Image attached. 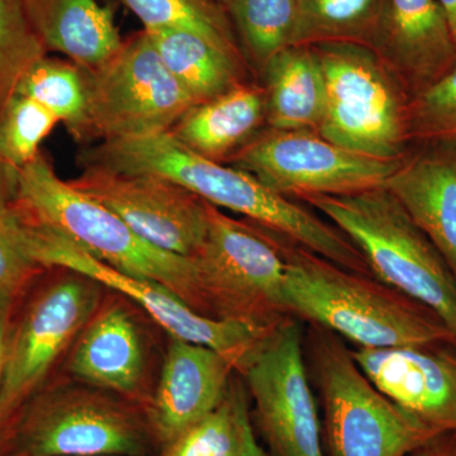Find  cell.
<instances>
[{
	"label": "cell",
	"mask_w": 456,
	"mask_h": 456,
	"mask_svg": "<svg viewBox=\"0 0 456 456\" xmlns=\"http://www.w3.org/2000/svg\"><path fill=\"white\" fill-rule=\"evenodd\" d=\"M265 119L273 130H314L325 110V77L312 46H289L261 70Z\"/></svg>",
	"instance_id": "cell-22"
},
{
	"label": "cell",
	"mask_w": 456,
	"mask_h": 456,
	"mask_svg": "<svg viewBox=\"0 0 456 456\" xmlns=\"http://www.w3.org/2000/svg\"><path fill=\"white\" fill-rule=\"evenodd\" d=\"M142 408L60 375L22 411L0 456H155Z\"/></svg>",
	"instance_id": "cell-6"
},
{
	"label": "cell",
	"mask_w": 456,
	"mask_h": 456,
	"mask_svg": "<svg viewBox=\"0 0 456 456\" xmlns=\"http://www.w3.org/2000/svg\"><path fill=\"white\" fill-rule=\"evenodd\" d=\"M269 232L284 261V305L289 316L346 338L356 347L456 349L454 334L422 303L379 279L342 268Z\"/></svg>",
	"instance_id": "cell-2"
},
{
	"label": "cell",
	"mask_w": 456,
	"mask_h": 456,
	"mask_svg": "<svg viewBox=\"0 0 456 456\" xmlns=\"http://www.w3.org/2000/svg\"><path fill=\"white\" fill-rule=\"evenodd\" d=\"M47 53L20 0H0V113L27 71Z\"/></svg>",
	"instance_id": "cell-29"
},
{
	"label": "cell",
	"mask_w": 456,
	"mask_h": 456,
	"mask_svg": "<svg viewBox=\"0 0 456 456\" xmlns=\"http://www.w3.org/2000/svg\"><path fill=\"white\" fill-rule=\"evenodd\" d=\"M89 456H126V455H89Z\"/></svg>",
	"instance_id": "cell-39"
},
{
	"label": "cell",
	"mask_w": 456,
	"mask_h": 456,
	"mask_svg": "<svg viewBox=\"0 0 456 456\" xmlns=\"http://www.w3.org/2000/svg\"><path fill=\"white\" fill-rule=\"evenodd\" d=\"M47 51L68 57L83 70L106 62L122 46L113 9L98 0H20Z\"/></svg>",
	"instance_id": "cell-20"
},
{
	"label": "cell",
	"mask_w": 456,
	"mask_h": 456,
	"mask_svg": "<svg viewBox=\"0 0 456 456\" xmlns=\"http://www.w3.org/2000/svg\"><path fill=\"white\" fill-rule=\"evenodd\" d=\"M406 456H456V431L441 432Z\"/></svg>",
	"instance_id": "cell-34"
},
{
	"label": "cell",
	"mask_w": 456,
	"mask_h": 456,
	"mask_svg": "<svg viewBox=\"0 0 456 456\" xmlns=\"http://www.w3.org/2000/svg\"><path fill=\"white\" fill-rule=\"evenodd\" d=\"M370 47L411 97L456 65L454 38L437 0H384Z\"/></svg>",
	"instance_id": "cell-18"
},
{
	"label": "cell",
	"mask_w": 456,
	"mask_h": 456,
	"mask_svg": "<svg viewBox=\"0 0 456 456\" xmlns=\"http://www.w3.org/2000/svg\"><path fill=\"white\" fill-rule=\"evenodd\" d=\"M369 380L439 432L456 431V349L403 346L351 350Z\"/></svg>",
	"instance_id": "cell-17"
},
{
	"label": "cell",
	"mask_w": 456,
	"mask_h": 456,
	"mask_svg": "<svg viewBox=\"0 0 456 456\" xmlns=\"http://www.w3.org/2000/svg\"><path fill=\"white\" fill-rule=\"evenodd\" d=\"M16 305L0 311V383H2L3 371H4L5 354H7L9 332H11L12 316H13Z\"/></svg>",
	"instance_id": "cell-35"
},
{
	"label": "cell",
	"mask_w": 456,
	"mask_h": 456,
	"mask_svg": "<svg viewBox=\"0 0 456 456\" xmlns=\"http://www.w3.org/2000/svg\"><path fill=\"white\" fill-rule=\"evenodd\" d=\"M200 314L272 330L289 316L284 261L272 233L209 203L208 230L193 256Z\"/></svg>",
	"instance_id": "cell-8"
},
{
	"label": "cell",
	"mask_w": 456,
	"mask_h": 456,
	"mask_svg": "<svg viewBox=\"0 0 456 456\" xmlns=\"http://www.w3.org/2000/svg\"><path fill=\"white\" fill-rule=\"evenodd\" d=\"M302 200L359 248L375 278L430 308L456 338V279L388 189Z\"/></svg>",
	"instance_id": "cell-4"
},
{
	"label": "cell",
	"mask_w": 456,
	"mask_h": 456,
	"mask_svg": "<svg viewBox=\"0 0 456 456\" xmlns=\"http://www.w3.org/2000/svg\"><path fill=\"white\" fill-rule=\"evenodd\" d=\"M49 269L33 254L25 213L11 202L0 212V311L22 301Z\"/></svg>",
	"instance_id": "cell-28"
},
{
	"label": "cell",
	"mask_w": 456,
	"mask_h": 456,
	"mask_svg": "<svg viewBox=\"0 0 456 456\" xmlns=\"http://www.w3.org/2000/svg\"><path fill=\"white\" fill-rule=\"evenodd\" d=\"M411 141L456 143V65L440 80L411 98L408 112Z\"/></svg>",
	"instance_id": "cell-31"
},
{
	"label": "cell",
	"mask_w": 456,
	"mask_h": 456,
	"mask_svg": "<svg viewBox=\"0 0 456 456\" xmlns=\"http://www.w3.org/2000/svg\"><path fill=\"white\" fill-rule=\"evenodd\" d=\"M59 119L31 98L16 94L0 113V160L8 173L31 163Z\"/></svg>",
	"instance_id": "cell-30"
},
{
	"label": "cell",
	"mask_w": 456,
	"mask_h": 456,
	"mask_svg": "<svg viewBox=\"0 0 456 456\" xmlns=\"http://www.w3.org/2000/svg\"><path fill=\"white\" fill-rule=\"evenodd\" d=\"M330 456H406L441 434L384 395L338 336L312 342Z\"/></svg>",
	"instance_id": "cell-9"
},
{
	"label": "cell",
	"mask_w": 456,
	"mask_h": 456,
	"mask_svg": "<svg viewBox=\"0 0 456 456\" xmlns=\"http://www.w3.org/2000/svg\"><path fill=\"white\" fill-rule=\"evenodd\" d=\"M69 184L167 253L193 256L206 239L209 203L161 176L83 167V173Z\"/></svg>",
	"instance_id": "cell-15"
},
{
	"label": "cell",
	"mask_w": 456,
	"mask_h": 456,
	"mask_svg": "<svg viewBox=\"0 0 456 456\" xmlns=\"http://www.w3.org/2000/svg\"><path fill=\"white\" fill-rule=\"evenodd\" d=\"M213 2L218 3V4L222 5V7L226 8L230 0H213ZM227 11V9H226Z\"/></svg>",
	"instance_id": "cell-38"
},
{
	"label": "cell",
	"mask_w": 456,
	"mask_h": 456,
	"mask_svg": "<svg viewBox=\"0 0 456 456\" xmlns=\"http://www.w3.org/2000/svg\"><path fill=\"white\" fill-rule=\"evenodd\" d=\"M384 0H298L290 46L349 42L370 47Z\"/></svg>",
	"instance_id": "cell-24"
},
{
	"label": "cell",
	"mask_w": 456,
	"mask_h": 456,
	"mask_svg": "<svg viewBox=\"0 0 456 456\" xmlns=\"http://www.w3.org/2000/svg\"><path fill=\"white\" fill-rule=\"evenodd\" d=\"M437 2H439L441 8H443L446 20H448L456 46V0H437Z\"/></svg>",
	"instance_id": "cell-37"
},
{
	"label": "cell",
	"mask_w": 456,
	"mask_h": 456,
	"mask_svg": "<svg viewBox=\"0 0 456 456\" xmlns=\"http://www.w3.org/2000/svg\"><path fill=\"white\" fill-rule=\"evenodd\" d=\"M82 71L86 110L79 142L169 132L197 106L167 70L145 29L123 40L103 64Z\"/></svg>",
	"instance_id": "cell-10"
},
{
	"label": "cell",
	"mask_w": 456,
	"mask_h": 456,
	"mask_svg": "<svg viewBox=\"0 0 456 456\" xmlns=\"http://www.w3.org/2000/svg\"><path fill=\"white\" fill-rule=\"evenodd\" d=\"M12 202V176L0 160V212L8 208Z\"/></svg>",
	"instance_id": "cell-36"
},
{
	"label": "cell",
	"mask_w": 456,
	"mask_h": 456,
	"mask_svg": "<svg viewBox=\"0 0 456 456\" xmlns=\"http://www.w3.org/2000/svg\"><path fill=\"white\" fill-rule=\"evenodd\" d=\"M79 160L83 167L161 176L342 268L373 275L364 255L334 224L290 202L251 174L191 151L170 132L98 142L84 150Z\"/></svg>",
	"instance_id": "cell-1"
},
{
	"label": "cell",
	"mask_w": 456,
	"mask_h": 456,
	"mask_svg": "<svg viewBox=\"0 0 456 456\" xmlns=\"http://www.w3.org/2000/svg\"><path fill=\"white\" fill-rule=\"evenodd\" d=\"M264 118V90L241 83L191 108L169 132L191 151L224 163L254 139Z\"/></svg>",
	"instance_id": "cell-21"
},
{
	"label": "cell",
	"mask_w": 456,
	"mask_h": 456,
	"mask_svg": "<svg viewBox=\"0 0 456 456\" xmlns=\"http://www.w3.org/2000/svg\"><path fill=\"white\" fill-rule=\"evenodd\" d=\"M230 395L235 410L237 430H239V455L237 456H272L260 445L254 431L251 416L250 399L241 375H233L230 384Z\"/></svg>",
	"instance_id": "cell-33"
},
{
	"label": "cell",
	"mask_w": 456,
	"mask_h": 456,
	"mask_svg": "<svg viewBox=\"0 0 456 456\" xmlns=\"http://www.w3.org/2000/svg\"><path fill=\"white\" fill-rule=\"evenodd\" d=\"M12 203L40 226L56 231L107 265L163 285L200 314L193 259L141 239L103 204L57 176L41 152L12 173Z\"/></svg>",
	"instance_id": "cell-3"
},
{
	"label": "cell",
	"mask_w": 456,
	"mask_h": 456,
	"mask_svg": "<svg viewBox=\"0 0 456 456\" xmlns=\"http://www.w3.org/2000/svg\"><path fill=\"white\" fill-rule=\"evenodd\" d=\"M167 338L136 303L107 289L77 335L62 375L146 411L160 374Z\"/></svg>",
	"instance_id": "cell-11"
},
{
	"label": "cell",
	"mask_w": 456,
	"mask_h": 456,
	"mask_svg": "<svg viewBox=\"0 0 456 456\" xmlns=\"http://www.w3.org/2000/svg\"><path fill=\"white\" fill-rule=\"evenodd\" d=\"M16 94L47 108L79 142L86 110V84L79 66L70 60L42 57L20 80Z\"/></svg>",
	"instance_id": "cell-27"
},
{
	"label": "cell",
	"mask_w": 456,
	"mask_h": 456,
	"mask_svg": "<svg viewBox=\"0 0 456 456\" xmlns=\"http://www.w3.org/2000/svg\"><path fill=\"white\" fill-rule=\"evenodd\" d=\"M325 77L318 134L355 154L401 160L406 156L411 95L371 47L349 42L316 45Z\"/></svg>",
	"instance_id": "cell-7"
},
{
	"label": "cell",
	"mask_w": 456,
	"mask_h": 456,
	"mask_svg": "<svg viewBox=\"0 0 456 456\" xmlns=\"http://www.w3.org/2000/svg\"><path fill=\"white\" fill-rule=\"evenodd\" d=\"M239 430L232 398L228 388L220 407L183 432L169 445L159 450L155 456H237Z\"/></svg>",
	"instance_id": "cell-32"
},
{
	"label": "cell",
	"mask_w": 456,
	"mask_h": 456,
	"mask_svg": "<svg viewBox=\"0 0 456 456\" xmlns=\"http://www.w3.org/2000/svg\"><path fill=\"white\" fill-rule=\"evenodd\" d=\"M28 222L33 254L46 268L75 270L94 279L107 289L123 294L167 335L217 351L232 362L239 374L273 330L202 316L163 285L119 272L95 259L56 231Z\"/></svg>",
	"instance_id": "cell-13"
},
{
	"label": "cell",
	"mask_w": 456,
	"mask_h": 456,
	"mask_svg": "<svg viewBox=\"0 0 456 456\" xmlns=\"http://www.w3.org/2000/svg\"><path fill=\"white\" fill-rule=\"evenodd\" d=\"M146 31L182 29L200 37L245 62L226 8L213 0H122Z\"/></svg>",
	"instance_id": "cell-25"
},
{
	"label": "cell",
	"mask_w": 456,
	"mask_h": 456,
	"mask_svg": "<svg viewBox=\"0 0 456 456\" xmlns=\"http://www.w3.org/2000/svg\"><path fill=\"white\" fill-rule=\"evenodd\" d=\"M384 187L397 198L456 279V143H422Z\"/></svg>",
	"instance_id": "cell-19"
},
{
	"label": "cell",
	"mask_w": 456,
	"mask_h": 456,
	"mask_svg": "<svg viewBox=\"0 0 456 456\" xmlns=\"http://www.w3.org/2000/svg\"><path fill=\"white\" fill-rule=\"evenodd\" d=\"M298 0H230L226 7L242 53L259 70L290 46Z\"/></svg>",
	"instance_id": "cell-26"
},
{
	"label": "cell",
	"mask_w": 456,
	"mask_h": 456,
	"mask_svg": "<svg viewBox=\"0 0 456 456\" xmlns=\"http://www.w3.org/2000/svg\"><path fill=\"white\" fill-rule=\"evenodd\" d=\"M404 159V158H403ZM380 160L335 145L311 130H273L231 156V167L251 174L281 196H342L383 187L402 160Z\"/></svg>",
	"instance_id": "cell-14"
},
{
	"label": "cell",
	"mask_w": 456,
	"mask_h": 456,
	"mask_svg": "<svg viewBox=\"0 0 456 456\" xmlns=\"http://www.w3.org/2000/svg\"><path fill=\"white\" fill-rule=\"evenodd\" d=\"M106 290L82 273L53 266L14 307L0 383V445L27 404L62 374Z\"/></svg>",
	"instance_id": "cell-5"
},
{
	"label": "cell",
	"mask_w": 456,
	"mask_h": 456,
	"mask_svg": "<svg viewBox=\"0 0 456 456\" xmlns=\"http://www.w3.org/2000/svg\"><path fill=\"white\" fill-rule=\"evenodd\" d=\"M236 373L217 351L167 335L154 395L145 411L158 449L215 412Z\"/></svg>",
	"instance_id": "cell-16"
},
{
	"label": "cell",
	"mask_w": 456,
	"mask_h": 456,
	"mask_svg": "<svg viewBox=\"0 0 456 456\" xmlns=\"http://www.w3.org/2000/svg\"><path fill=\"white\" fill-rule=\"evenodd\" d=\"M255 422L272 456H326L322 425L303 351L302 327L288 316L242 369Z\"/></svg>",
	"instance_id": "cell-12"
},
{
	"label": "cell",
	"mask_w": 456,
	"mask_h": 456,
	"mask_svg": "<svg viewBox=\"0 0 456 456\" xmlns=\"http://www.w3.org/2000/svg\"><path fill=\"white\" fill-rule=\"evenodd\" d=\"M147 33L167 70L197 104L245 83V62L196 33L182 29H155Z\"/></svg>",
	"instance_id": "cell-23"
}]
</instances>
